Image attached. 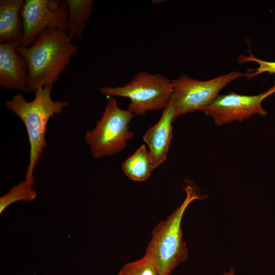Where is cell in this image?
<instances>
[{"label": "cell", "mask_w": 275, "mask_h": 275, "mask_svg": "<svg viewBox=\"0 0 275 275\" xmlns=\"http://www.w3.org/2000/svg\"><path fill=\"white\" fill-rule=\"evenodd\" d=\"M17 50L27 64L29 92H34L56 83L78 48L67 33L51 30L41 34L29 46L19 45Z\"/></svg>", "instance_id": "obj_1"}, {"label": "cell", "mask_w": 275, "mask_h": 275, "mask_svg": "<svg viewBox=\"0 0 275 275\" xmlns=\"http://www.w3.org/2000/svg\"><path fill=\"white\" fill-rule=\"evenodd\" d=\"M52 87L47 86L37 89L31 101H26L19 92L5 103L6 107L21 120L26 128L30 148L25 181L31 186L34 181V171L47 146L45 140L47 123L69 104L65 101L53 100L51 96Z\"/></svg>", "instance_id": "obj_2"}, {"label": "cell", "mask_w": 275, "mask_h": 275, "mask_svg": "<svg viewBox=\"0 0 275 275\" xmlns=\"http://www.w3.org/2000/svg\"><path fill=\"white\" fill-rule=\"evenodd\" d=\"M184 189L186 196L181 205L153 229L143 256L154 265L160 275H170L188 257V250L183 239L181 222L188 205L203 196L198 192L194 184L186 185Z\"/></svg>", "instance_id": "obj_3"}, {"label": "cell", "mask_w": 275, "mask_h": 275, "mask_svg": "<svg viewBox=\"0 0 275 275\" xmlns=\"http://www.w3.org/2000/svg\"><path fill=\"white\" fill-rule=\"evenodd\" d=\"M101 94L130 99L128 110L134 115H144L147 112L164 109L174 92L172 80L159 73L139 72L123 86L102 87Z\"/></svg>", "instance_id": "obj_4"}, {"label": "cell", "mask_w": 275, "mask_h": 275, "mask_svg": "<svg viewBox=\"0 0 275 275\" xmlns=\"http://www.w3.org/2000/svg\"><path fill=\"white\" fill-rule=\"evenodd\" d=\"M134 116L128 109L121 108L114 97H107L101 118L85 135V142L94 158L112 156L125 148L128 141L134 136L129 130Z\"/></svg>", "instance_id": "obj_5"}, {"label": "cell", "mask_w": 275, "mask_h": 275, "mask_svg": "<svg viewBox=\"0 0 275 275\" xmlns=\"http://www.w3.org/2000/svg\"><path fill=\"white\" fill-rule=\"evenodd\" d=\"M245 75V73L233 71L207 80L192 78L184 74L173 79L174 92L172 100L175 120L188 113L203 111L218 96L222 89Z\"/></svg>", "instance_id": "obj_6"}, {"label": "cell", "mask_w": 275, "mask_h": 275, "mask_svg": "<svg viewBox=\"0 0 275 275\" xmlns=\"http://www.w3.org/2000/svg\"><path fill=\"white\" fill-rule=\"evenodd\" d=\"M21 16V46H29L39 35L48 31L67 33L68 9L65 1L26 0Z\"/></svg>", "instance_id": "obj_7"}, {"label": "cell", "mask_w": 275, "mask_h": 275, "mask_svg": "<svg viewBox=\"0 0 275 275\" xmlns=\"http://www.w3.org/2000/svg\"><path fill=\"white\" fill-rule=\"evenodd\" d=\"M275 93V82L266 91L255 95H243L234 92L218 95L203 112L211 117L214 124L221 126L234 121H242L256 114L267 115L262 102Z\"/></svg>", "instance_id": "obj_8"}, {"label": "cell", "mask_w": 275, "mask_h": 275, "mask_svg": "<svg viewBox=\"0 0 275 275\" xmlns=\"http://www.w3.org/2000/svg\"><path fill=\"white\" fill-rule=\"evenodd\" d=\"M19 42L0 43V85L6 89L29 92L24 59L17 50Z\"/></svg>", "instance_id": "obj_9"}, {"label": "cell", "mask_w": 275, "mask_h": 275, "mask_svg": "<svg viewBox=\"0 0 275 275\" xmlns=\"http://www.w3.org/2000/svg\"><path fill=\"white\" fill-rule=\"evenodd\" d=\"M175 120V111L171 99L158 121L143 135V140L148 146V151L155 169L166 160L173 138L172 123Z\"/></svg>", "instance_id": "obj_10"}, {"label": "cell", "mask_w": 275, "mask_h": 275, "mask_svg": "<svg viewBox=\"0 0 275 275\" xmlns=\"http://www.w3.org/2000/svg\"><path fill=\"white\" fill-rule=\"evenodd\" d=\"M25 1H0V42H19L22 37L21 11Z\"/></svg>", "instance_id": "obj_11"}, {"label": "cell", "mask_w": 275, "mask_h": 275, "mask_svg": "<svg viewBox=\"0 0 275 275\" xmlns=\"http://www.w3.org/2000/svg\"><path fill=\"white\" fill-rule=\"evenodd\" d=\"M68 9L67 34L72 39L80 40L93 9V0H66Z\"/></svg>", "instance_id": "obj_12"}, {"label": "cell", "mask_w": 275, "mask_h": 275, "mask_svg": "<svg viewBox=\"0 0 275 275\" xmlns=\"http://www.w3.org/2000/svg\"><path fill=\"white\" fill-rule=\"evenodd\" d=\"M121 169L129 179L138 182L146 181L155 169L149 151L144 145L122 162Z\"/></svg>", "instance_id": "obj_13"}, {"label": "cell", "mask_w": 275, "mask_h": 275, "mask_svg": "<svg viewBox=\"0 0 275 275\" xmlns=\"http://www.w3.org/2000/svg\"><path fill=\"white\" fill-rule=\"evenodd\" d=\"M36 191L25 181L20 182L13 186L8 193L1 198L0 212L9 205L17 201H31L36 197Z\"/></svg>", "instance_id": "obj_14"}, {"label": "cell", "mask_w": 275, "mask_h": 275, "mask_svg": "<svg viewBox=\"0 0 275 275\" xmlns=\"http://www.w3.org/2000/svg\"><path fill=\"white\" fill-rule=\"evenodd\" d=\"M118 275H160L154 265L143 257L125 264Z\"/></svg>", "instance_id": "obj_15"}, {"label": "cell", "mask_w": 275, "mask_h": 275, "mask_svg": "<svg viewBox=\"0 0 275 275\" xmlns=\"http://www.w3.org/2000/svg\"><path fill=\"white\" fill-rule=\"evenodd\" d=\"M248 62H254L259 65L257 68L253 70V72L245 73V76L248 78H253L257 75L264 72L269 73H275V62L266 61L259 59L255 57L252 53L250 51L249 56L240 55L238 59V62L240 64L245 63Z\"/></svg>", "instance_id": "obj_16"}, {"label": "cell", "mask_w": 275, "mask_h": 275, "mask_svg": "<svg viewBox=\"0 0 275 275\" xmlns=\"http://www.w3.org/2000/svg\"><path fill=\"white\" fill-rule=\"evenodd\" d=\"M223 275H237L234 272V269L231 267L230 270L228 272H225Z\"/></svg>", "instance_id": "obj_17"}]
</instances>
